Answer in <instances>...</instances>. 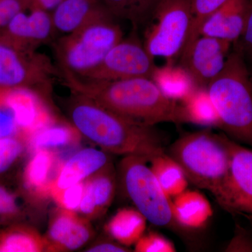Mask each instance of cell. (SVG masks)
I'll return each instance as SVG.
<instances>
[{
    "instance_id": "20",
    "label": "cell",
    "mask_w": 252,
    "mask_h": 252,
    "mask_svg": "<svg viewBox=\"0 0 252 252\" xmlns=\"http://www.w3.org/2000/svg\"><path fill=\"white\" fill-rule=\"evenodd\" d=\"M172 199L174 220L181 226L190 229L201 228L213 215L211 203L198 190L187 189Z\"/></svg>"
},
{
    "instance_id": "22",
    "label": "cell",
    "mask_w": 252,
    "mask_h": 252,
    "mask_svg": "<svg viewBox=\"0 0 252 252\" xmlns=\"http://www.w3.org/2000/svg\"><path fill=\"white\" fill-rule=\"evenodd\" d=\"M82 137L75 126L70 124L50 123L34 132L28 141V149L32 153L46 149L54 151L67 148L79 143Z\"/></svg>"
},
{
    "instance_id": "9",
    "label": "cell",
    "mask_w": 252,
    "mask_h": 252,
    "mask_svg": "<svg viewBox=\"0 0 252 252\" xmlns=\"http://www.w3.org/2000/svg\"><path fill=\"white\" fill-rule=\"evenodd\" d=\"M156 72L157 66L154 58L149 54L144 44L135 37H124L97 65L79 77L92 81L119 80L136 77L153 79Z\"/></svg>"
},
{
    "instance_id": "3",
    "label": "cell",
    "mask_w": 252,
    "mask_h": 252,
    "mask_svg": "<svg viewBox=\"0 0 252 252\" xmlns=\"http://www.w3.org/2000/svg\"><path fill=\"white\" fill-rule=\"evenodd\" d=\"M207 94L228 137L252 147V73L233 48Z\"/></svg>"
},
{
    "instance_id": "12",
    "label": "cell",
    "mask_w": 252,
    "mask_h": 252,
    "mask_svg": "<svg viewBox=\"0 0 252 252\" xmlns=\"http://www.w3.org/2000/svg\"><path fill=\"white\" fill-rule=\"evenodd\" d=\"M89 220L77 212L59 207L50 218L44 239L46 252H71L79 250L94 236Z\"/></svg>"
},
{
    "instance_id": "19",
    "label": "cell",
    "mask_w": 252,
    "mask_h": 252,
    "mask_svg": "<svg viewBox=\"0 0 252 252\" xmlns=\"http://www.w3.org/2000/svg\"><path fill=\"white\" fill-rule=\"evenodd\" d=\"M107 16L110 15L96 0H64L51 14L55 31L64 34Z\"/></svg>"
},
{
    "instance_id": "26",
    "label": "cell",
    "mask_w": 252,
    "mask_h": 252,
    "mask_svg": "<svg viewBox=\"0 0 252 252\" xmlns=\"http://www.w3.org/2000/svg\"><path fill=\"white\" fill-rule=\"evenodd\" d=\"M226 1L227 0H190L191 11L190 29L181 56L185 54L200 36V29L207 18Z\"/></svg>"
},
{
    "instance_id": "30",
    "label": "cell",
    "mask_w": 252,
    "mask_h": 252,
    "mask_svg": "<svg viewBox=\"0 0 252 252\" xmlns=\"http://www.w3.org/2000/svg\"><path fill=\"white\" fill-rule=\"evenodd\" d=\"M84 182L65 189H52L51 198L59 207L69 211L77 212L84 194Z\"/></svg>"
},
{
    "instance_id": "29",
    "label": "cell",
    "mask_w": 252,
    "mask_h": 252,
    "mask_svg": "<svg viewBox=\"0 0 252 252\" xmlns=\"http://www.w3.org/2000/svg\"><path fill=\"white\" fill-rule=\"evenodd\" d=\"M23 217L16 194L0 185V226L18 223Z\"/></svg>"
},
{
    "instance_id": "2",
    "label": "cell",
    "mask_w": 252,
    "mask_h": 252,
    "mask_svg": "<svg viewBox=\"0 0 252 252\" xmlns=\"http://www.w3.org/2000/svg\"><path fill=\"white\" fill-rule=\"evenodd\" d=\"M68 107L72 125L107 153L150 160L165 152L161 136L154 126L142 125L73 94Z\"/></svg>"
},
{
    "instance_id": "38",
    "label": "cell",
    "mask_w": 252,
    "mask_h": 252,
    "mask_svg": "<svg viewBox=\"0 0 252 252\" xmlns=\"http://www.w3.org/2000/svg\"></svg>"
},
{
    "instance_id": "10",
    "label": "cell",
    "mask_w": 252,
    "mask_h": 252,
    "mask_svg": "<svg viewBox=\"0 0 252 252\" xmlns=\"http://www.w3.org/2000/svg\"><path fill=\"white\" fill-rule=\"evenodd\" d=\"M233 43L200 35L180 56L182 67L195 85L206 89L224 67Z\"/></svg>"
},
{
    "instance_id": "37",
    "label": "cell",
    "mask_w": 252,
    "mask_h": 252,
    "mask_svg": "<svg viewBox=\"0 0 252 252\" xmlns=\"http://www.w3.org/2000/svg\"><path fill=\"white\" fill-rule=\"evenodd\" d=\"M64 0H31V8H39L45 11H54Z\"/></svg>"
},
{
    "instance_id": "31",
    "label": "cell",
    "mask_w": 252,
    "mask_h": 252,
    "mask_svg": "<svg viewBox=\"0 0 252 252\" xmlns=\"http://www.w3.org/2000/svg\"><path fill=\"white\" fill-rule=\"evenodd\" d=\"M8 89L0 88V138L20 135L16 115L8 99Z\"/></svg>"
},
{
    "instance_id": "32",
    "label": "cell",
    "mask_w": 252,
    "mask_h": 252,
    "mask_svg": "<svg viewBox=\"0 0 252 252\" xmlns=\"http://www.w3.org/2000/svg\"><path fill=\"white\" fill-rule=\"evenodd\" d=\"M137 252H175V245L157 232H149L141 237L135 245Z\"/></svg>"
},
{
    "instance_id": "33",
    "label": "cell",
    "mask_w": 252,
    "mask_h": 252,
    "mask_svg": "<svg viewBox=\"0 0 252 252\" xmlns=\"http://www.w3.org/2000/svg\"><path fill=\"white\" fill-rule=\"evenodd\" d=\"M233 46L241 54L252 73V0H249L248 18L243 33Z\"/></svg>"
},
{
    "instance_id": "34",
    "label": "cell",
    "mask_w": 252,
    "mask_h": 252,
    "mask_svg": "<svg viewBox=\"0 0 252 252\" xmlns=\"http://www.w3.org/2000/svg\"><path fill=\"white\" fill-rule=\"evenodd\" d=\"M31 6V0H0V34L16 15Z\"/></svg>"
},
{
    "instance_id": "6",
    "label": "cell",
    "mask_w": 252,
    "mask_h": 252,
    "mask_svg": "<svg viewBox=\"0 0 252 252\" xmlns=\"http://www.w3.org/2000/svg\"><path fill=\"white\" fill-rule=\"evenodd\" d=\"M60 72L35 49L0 34V88L27 89L44 97Z\"/></svg>"
},
{
    "instance_id": "14",
    "label": "cell",
    "mask_w": 252,
    "mask_h": 252,
    "mask_svg": "<svg viewBox=\"0 0 252 252\" xmlns=\"http://www.w3.org/2000/svg\"><path fill=\"white\" fill-rule=\"evenodd\" d=\"M43 97L30 89H8V99L16 115L19 135L27 142L34 132L56 121Z\"/></svg>"
},
{
    "instance_id": "1",
    "label": "cell",
    "mask_w": 252,
    "mask_h": 252,
    "mask_svg": "<svg viewBox=\"0 0 252 252\" xmlns=\"http://www.w3.org/2000/svg\"><path fill=\"white\" fill-rule=\"evenodd\" d=\"M60 73L73 94L91 99L132 122L148 126L188 122L185 106L165 94L153 79L92 81L70 73Z\"/></svg>"
},
{
    "instance_id": "25",
    "label": "cell",
    "mask_w": 252,
    "mask_h": 252,
    "mask_svg": "<svg viewBox=\"0 0 252 252\" xmlns=\"http://www.w3.org/2000/svg\"><path fill=\"white\" fill-rule=\"evenodd\" d=\"M116 20L127 21L134 28L145 26L160 0H96Z\"/></svg>"
},
{
    "instance_id": "4",
    "label": "cell",
    "mask_w": 252,
    "mask_h": 252,
    "mask_svg": "<svg viewBox=\"0 0 252 252\" xmlns=\"http://www.w3.org/2000/svg\"><path fill=\"white\" fill-rule=\"evenodd\" d=\"M229 142L228 136L206 129L182 136L167 154L180 164L190 183L210 191L220 204L229 170Z\"/></svg>"
},
{
    "instance_id": "36",
    "label": "cell",
    "mask_w": 252,
    "mask_h": 252,
    "mask_svg": "<svg viewBox=\"0 0 252 252\" xmlns=\"http://www.w3.org/2000/svg\"><path fill=\"white\" fill-rule=\"evenodd\" d=\"M127 248L117 242H102L93 245L86 252H128Z\"/></svg>"
},
{
    "instance_id": "23",
    "label": "cell",
    "mask_w": 252,
    "mask_h": 252,
    "mask_svg": "<svg viewBox=\"0 0 252 252\" xmlns=\"http://www.w3.org/2000/svg\"><path fill=\"white\" fill-rule=\"evenodd\" d=\"M46 252L44 237L32 227L14 223L0 226V252Z\"/></svg>"
},
{
    "instance_id": "28",
    "label": "cell",
    "mask_w": 252,
    "mask_h": 252,
    "mask_svg": "<svg viewBox=\"0 0 252 252\" xmlns=\"http://www.w3.org/2000/svg\"><path fill=\"white\" fill-rule=\"evenodd\" d=\"M26 149L27 141L21 136L0 138V177L14 166Z\"/></svg>"
},
{
    "instance_id": "18",
    "label": "cell",
    "mask_w": 252,
    "mask_h": 252,
    "mask_svg": "<svg viewBox=\"0 0 252 252\" xmlns=\"http://www.w3.org/2000/svg\"><path fill=\"white\" fill-rule=\"evenodd\" d=\"M109 163V156L104 151L81 149L60 165L51 190L67 188L84 182Z\"/></svg>"
},
{
    "instance_id": "21",
    "label": "cell",
    "mask_w": 252,
    "mask_h": 252,
    "mask_svg": "<svg viewBox=\"0 0 252 252\" xmlns=\"http://www.w3.org/2000/svg\"><path fill=\"white\" fill-rule=\"evenodd\" d=\"M147 221L137 209L122 208L106 223L104 230L114 241L128 248L144 234Z\"/></svg>"
},
{
    "instance_id": "8",
    "label": "cell",
    "mask_w": 252,
    "mask_h": 252,
    "mask_svg": "<svg viewBox=\"0 0 252 252\" xmlns=\"http://www.w3.org/2000/svg\"><path fill=\"white\" fill-rule=\"evenodd\" d=\"M190 19V0H160L145 25L143 44L149 54L167 60L180 57Z\"/></svg>"
},
{
    "instance_id": "7",
    "label": "cell",
    "mask_w": 252,
    "mask_h": 252,
    "mask_svg": "<svg viewBox=\"0 0 252 252\" xmlns=\"http://www.w3.org/2000/svg\"><path fill=\"white\" fill-rule=\"evenodd\" d=\"M145 158L128 156L119 165L121 181L135 208L147 220L159 227L176 223L172 211V199L160 187Z\"/></svg>"
},
{
    "instance_id": "5",
    "label": "cell",
    "mask_w": 252,
    "mask_h": 252,
    "mask_svg": "<svg viewBox=\"0 0 252 252\" xmlns=\"http://www.w3.org/2000/svg\"><path fill=\"white\" fill-rule=\"evenodd\" d=\"M123 39L122 28L111 16L64 34L55 46L61 72L82 76L97 65Z\"/></svg>"
},
{
    "instance_id": "13",
    "label": "cell",
    "mask_w": 252,
    "mask_h": 252,
    "mask_svg": "<svg viewBox=\"0 0 252 252\" xmlns=\"http://www.w3.org/2000/svg\"><path fill=\"white\" fill-rule=\"evenodd\" d=\"M60 165L54 151L32 152L22 173V187L28 198L32 202L51 198V191Z\"/></svg>"
},
{
    "instance_id": "15",
    "label": "cell",
    "mask_w": 252,
    "mask_h": 252,
    "mask_svg": "<svg viewBox=\"0 0 252 252\" xmlns=\"http://www.w3.org/2000/svg\"><path fill=\"white\" fill-rule=\"evenodd\" d=\"M30 14L22 11L16 15L1 33L11 40L35 49L51 40L55 29L49 11L31 8Z\"/></svg>"
},
{
    "instance_id": "24",
    "label": "cell",
    "mask_w": 252,
    "mask_h": 252,
    "mask_svg": "<svg viewBox=\"0 0 252 252\" xmlns=\"http://www.w3.org/2000/svg\"><path fill=\"white\" fill-rule=\"evenodd\" d=\"M149 162L158 182L170 198L188 188L189 182L183 169L165 152L152 157Z\"/></svg>"
},
{
    "instance_id": "16",
    "label": "cell",
    "mask_w": 252,
    "mask_h": 252,
    "mask_svg": "<svg viewBox=\"0 0 252 252\" xmlns=\"http://www.w3.org/2000/svg\"><path fill=\"white\" fill-rule=\"evenodd\" d=\"M248 9L249 0H227L205 21L200 35L235 42L245 28Z\"/></svg>"
},
{
    "instance_id": "11",
    "label": "cell",
    "mask_w": 252,
    "mask_h": 252,
    "mask_svg": "<svg viewBox=\"0 0 252 252\" xmlns=\"http://www.w3.org/2000/svg\"><path fill=\"white\" fill-rule=\"evenodd\" d=\"M228 177L220 205L225 210L252 217V149L230 138Z\"/></svg>"
},
{
    "instance_id": "17",
    "label": "cell",
    "mask_w": 252,
    "mask_h": 252,
    "mask_svg": "<svg viewBox=\"0 0 252 252\" xmlns=\"http://www.w3.org/2000/svg\"><path fill=\"white\" fill-rule=\"evenodd\" d=\"M115 172L112 163L101 169L84 182V190L78 212L88 220L103 215L114 200Z\"/></svg>"
},
{
    "instance_id": "35",
    "label": "cell",
    "mask_w": 252,
    "mask_h": 252,
    "mask_svg": "<svg viewBox=\"0 0 252 252\" xmlns=\"http://www.w3.org/2000/svg\"><path fill=\"white\" fill-rule=\"evenodd\" d=\"M228 252H252V238L246 230L238 227L226 248Z\"/></svg>"
},
{
    "instance_id": "27",
    "label": "cell",
    "mask_w": 252,
    "mask_h": 252,
    "mask_svg": "<svg viewBox=\"0 0 252 252\" xmlns=\"http://www.w3.org/2000/svg\"><path fill=\"white\" fill-rule=\"evenodd\" d=\"M185 106L188 122L220 128L218 116L207 93L190 99Z\"/></svg>"
}]
</instances>
